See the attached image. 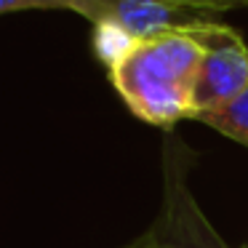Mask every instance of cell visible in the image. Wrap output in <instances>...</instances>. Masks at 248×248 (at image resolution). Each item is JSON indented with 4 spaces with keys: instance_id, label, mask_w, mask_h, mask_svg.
Wrapping results in <instances>:
<instances>
[{
    "instance_id": "1",
    "label": "cell",
    "mask_w": 248,
    "mask_h": 248,
    "mask_svg": "<svg viewBox=\"0 0 248 248\" xmlns=\"http://www.w3.org/2000/svg\"><path fill=\"white\" fill-rule=\"evenodd\" d=\"M203 46L192 27L150 40H136L112 67L109 83L139 120L171 131L179 120L195 118V83Z\"/></svg>"
},
{
    "instance_id": "2",
    "label": "cell",
    "mask_w": 248,
    "mask_h": 248,
    "mask_svg": "<svg viewBox=\"0 0 248 248\" xmlns=\"http://www.w3.org/2000/svg\"><path fill=\"white\" fill-rule=\"evenodd\" d=\"M195 152L173 131L163 139V200L152 224L128 248H230L200 208L189 176L195 171Z\"/></svg>"
},
{
    "instance_id": "3",
    "label": "cell",
    "mask_w": 248,
    "mask_h": 248,
    "mask_svg": "<svg viewBox=\"0 0 248 248\" xmlns=\"http://www.w3.org/2000/svg\"><path fill=\"white\" fill-rule=\"evenodd\" d=\"M192 32L203 46V62L195 83V118H198L230 104L248 88V46L232 27L216 24L211 19L192 24Z\"/></svg>"
},
{
    "instance_id": "4",
    "label": "cell",
    "mask_w": 248,
    "mask_h": 248,
    "mask_svg": "<svg viewBox=\"0 0 248 248\" xmlns=\"http://www.w3.org/2000/svg\"><path fill=\"white\" fill-rule=\"evenodd\" d=\"M208 14L173 6L166 0H102L91 24H112L134 40H150L173 30L205 22Z\"/></svg>"
},
{
    "instance_id": "5",
    "label": "cell",
    "mask_w": 248,
    "mask_h": 248,
    "mask_svg": "<svg viewBox=\"0 0 248 248\" xmlns=\"http://www.w3.org/2000/svg\"><path fill=\"white\" fill-rule=\"evenodd\" d=\"M195 120H200V123L216 128L221 136H227V139L248 147V88L240 93V96L232 99L230 104L198 115Z\"/></svg>"
},
{
    "instance_id": "6",
    "label": "cell",
    "mask_w": 248,
    "mask_h": 248,
    "mask_svg": "<svg viewBox=\"0 0 248 248\" xmlns=\"http://www.w3.org/2000/svg\"><path fill=\"white\" fill-rule=\"evenodd\" d=\"M102 0H0V16L19 11H72L93 22Z\"/></svg>"
},
{
    "instance_id": "7",
    "label": "cell",
    "mask_w": 248,
    "mask_h": 248,
    "mask_svg": "<svg viewBox=\"0 0 248 248\" xmlns=\"http://www.w3.org/2000/svg\"><path fill=\"white\" fill-rule=\"evenodd\" d=\"M136 40L131 35H125L123 30L112 27V24H93V51L102 59V64L107 70H112L120 59L131 51Z\"/></svg>"
},
{
    "instance_id": "8",
    "label": "cell",
    "mask_w": 248,
    "mask_h": 248,
    "mask_svg": "<svg viewBox=\"0 0 248 248\" xmlns=\"http://www.w3.org/2000/svg\"><path fill=\"white\" fill-rule=\"evenodd\" d=\"M173 6L189 8L198 14H221V11H235V8H246L248 0H166Z\"/></svg>"
}]
</instances>
